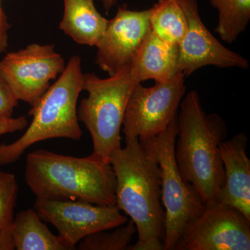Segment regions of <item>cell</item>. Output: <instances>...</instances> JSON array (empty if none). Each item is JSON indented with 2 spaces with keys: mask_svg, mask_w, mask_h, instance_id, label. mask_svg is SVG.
<instances>
[{
  "mask_svg": "<svg viewBox=\"0 0 250 250\" xmlns=\"http://www.w3.org/2000/svg\"><path fill=\"white\" fill-rule=\"evenodd\" d=\"M110 164L116 176V207L136 225L138 241L130 250H162L165 213L161 205L159 164L139 139L113 152Z\"/></svg>",
  "mask_w": 250,
  "mask_h": 250,
  "instance_id": "cell-1",
  "label": "cell"
},
{
  "mask_svg": "<svg viewBox=\"0 0 250 250\" xmlns=\"http://www.w3.org/2000/svg\"><path fill=\"white\" fill-rule=\"evenodd\" d=\"M179 108L176 162L184 182L195 188L205 204L217 199L225 184L220 146L228 137V125L220 115L203 109L196 90L184 95Z\"/></svg>",
  "mask_w": 250,
  "mask_h": 250,
  "instance_id": "cell-2",
  "label": "cell"
},
{
  "mask_svg": "<svg viewBox=\"0 0 250 250\" xmlns=\"http://www.w3.org/2000/svg\"><path fill=\"white\" fill-rule=\"evenodd\" d=\"M24 178L36 198L116 206L113 167L92 154L80 158L34 151L27 155Z\"/></svg>",
  "mask_w": 250,
  "mask_h": 250,
  "instance_id": "cell-3",
  "label": "cell"
},
{
  "mask_svg": "<svg viewBox=\"0 0 250 250\" xmlns=\"http://www.w3.org/2000/svg\"><path fill=\"white\" fill-rule=\"evenodd\" d=\"M83 82L81 58L73 56L58 80L29 111L33 120L24 134L15 142L0 145V166L14 164L28 148L41 141L59 138L80 141L77 101Z\"/></svg>",
  "mask_w": 250,
  "mask_h": 250,
  "instance_id": "cell-4",
  "label": "cell"
},
{
  "mask_svg": "<svg viewBox=\"0 0 250 250\" xmlns=\"http://www.w3.org/2000/svg\"><path fill=\"white\" fill-rule=\"evenodd\" d=\"M137 80L130 64L108 78L83 74V90L88 96L77 108L79 121L89 131L92 155L110 164L113 152L121 147V128L128 100Z\"/></svg>",
  "mask_w": 250,
  "mask_h": 250,
  "instance_id": "cell-5",
  "label": "cell"
},
{
  "mask_svg": "<svg viewBox=\"0 0 250 250\" xmlns=\"http://www.w3.org/2000/svg\"><path fill=\"white\" fill-rule=\"evenodd\" d=\"M177 136L176 118L165 131L140 141L160 168L161 201L165 213L164 250H174L187 224L205 208V203L195 188L184 182L179 173L174 156Z\"/></svg>",
  "mask_w": 250,
  "mask_h": 250,
  "instance_id": "cell-6",
  "label": "cell"
},
{
  "mask_svg": "<svg viewBox=\"0 0 250 250\" xmlns=\"http://www.w3.org/2000/svg\"><path fill=\"white\" fill-rule=\"evenodd\" d=\"M185 76L178 72L152 87L138 83L131 91L123 119L125 142L144 141L160 134L177 116L186 94Z\"/></svg>",
  "mask_w": 250,
  "mask_h": 250,
  "instance_id": "cell-7",
  "label": "cell"
},
{
  "mask_svg": "<svg viewBox=\"0 0 250 250\" xmlns=\"http://www.w3.org/2000/svg\"><path fill=\"white\" fill-rule=\"evenodd\" d=\"M174 250H250V220L218 199L210 200L187 224Z\"/></svg>",
  "mask_w": 250,
  "mask_h": 250,
  "instance_id": "cell-8",
  "label": "cell"
},
{
  "mask_svg": "<svg viewBox=\"0 0 250 250\" xmlns=\"http://www.w3.org/2000/svg\"><path fill=\"white\" fill-rule=\"evenodd\" d=\"M65 67L63 57L54 45L33 43L6 54L0 61V76L18 101L33 107Z\"/></svg>",
  "mask_w": 250,
  "mask_h": 250,
  "instance_id": "cell-9",
  "label": "cell"
},
{
  "mask_svg": "<svg viewBox=\"0 0 250 250\" xmlns=\"http://www.w3.org/2000/svg\"><path fill=\"white\" fill-rule=\"evenodd\" d=\"M34 209L43 221L57 229L59 238L68 250L75 249L89 235L116 228L128 221L116 206L86 202L36 198Z\"/></svg>",
  "mask_w": 250,
  "mask_h": 250,
  "instance_id": "cell-10",
  "label": "cell"
},
{
  "mask_svg": "<svg viewBox=\"0 0 250 250\" xmlns=\"http://www.w3.org/2000/svg\"><path fill=\"white\" fill-rule=\"evenodd\" d=\"M187 21V30L179 44V72L188 77L207 65L247 70L250 63L241 54L224 46L206 27L196 0H177Z\"/></svg>",
  "mask_w": 250,
  "mask_h": 250,
  "instance_id": "cell-11",
  "label": "cell"
},
{
  "mask_svg": "<svg viewBox=\"0 0 250 250\" xmlns=\"http://www.w3.org/2000/svg\"><path fill=\"white\" fill-rule=\"evenodd\" d=\"M150 9L131 11L118 8L95 47V63L109 76L131 62L151 31Z\"/></svg>",
  "mask_w": 250,
  "mask_h": 250,
  "instance_id": "cell-12",
  "label": "cell"
},
{
  "mask_svg": "<svg viewBox=\"0 0 250 250\" xmlns=\"http://www.w3.org/2000/svg\"><path fill=\"white\" fill-rule=\"evenodd\" d=\"M248 137L238 133L220 146L225 180L217 199L250 220V160L247 154Z\"/></svg>",
  "mask_w": 250,
  "mask_h": 250,
  "instance_id": "cell-13",
  "label": "cell"
},
{
  "mask_svg": "<svg viewBox=\"0 0 250 250\" xmlns=\"http://www.w3.org/2000/svg\"><path fill=\"white\" fill-rule=\"evenodd\" d=\"M179 46L166 42L151 29L130 65L138 82H166L179 72Z\"/></svg>",
  "mask_w": 250,
  "mask_h": 250,
  "instance_id": "cell-14",
  "label": "cell"
},
{
  "mask_svg": "<svg viewBox=\"0 0 250 250\" xmlns=\"http://www.w3.org/2000/svg\"><path fill=\"white\" fill-rule=\"evenodd\" d=\"M64 13L59 29L80 45L96 46L108 20L98 12L94 0H63Z\"/></svg>",
  "mask_w": 250,
  "mask_h": 250,
  "instance_id": "cell-15",
  "label": "cell"
},
{
  "mask_svg": "<svg viewBox=\"0 0 250 250\" xmlns=\"http://www.w3.org/2000/svg\"><path fill=\"white\" fill-rule=\"evenodd\" d=\"M34 208L20 212L12 222L13 238L18 250H68L59 236L51 232Z\"/></svg>",
  "mask_w": 250,
  "mask_h": 250,
  "instance_id": "cell-16",
  "label": "cell"
},
{
  "mask_svg": "<svg viewBox=\"0 0 250 250\" xmlns=\"http://www.w3.org/2000/svg\"><path fill=\"white\" fill-rule=\"evenodd\" d=\"M151 29L166 42L179 45L187 30V21L177 0H159L150 9Z\"/></svg>",
  "mask_w": 250,
  "mask_h": 250,
  "instance_id": "cell-17",
  "label": "cell"
},
{
  "mask_svg": "<svg viewBox=\"0 0 250 250\" xmlns=\"http://www.w3.org/2000/svg\"><path fill=\"white\" fill-rule=\"evenodd\" d=\"M218 11L215 32L222 40L232 43L246 30L250 21V0H210Z\"/></svg>",
  "mask_w": 250,
  "mask_h": 250,
  "instance_id": "cell-18",
  "label": "cell"
},
{
  "mask_svg": "<svg viewBox=\"0 0 250 250\" xmlns=\"http://www.w3.org/2000/svg\"><path fill=\"white\" fill-rule=\"evenodd\" d=\"M136 233V225L132 220L111 229L94 233L83 238L78 243L80 250H127Z\"/></svg>",
  "mask_w": 250,
  "mask_h": 250,
  "instance_id": "cell-19",
  "label": "cell"
},
{
  "mask_svg": "<svg viewBox=\"0 0 250 250\" xmlns=\"http://www.w3.org/2000/svg\"><path fill=\"white\" fill-rule=\"evenodd\" d=\"M18 193L16 176L0 171V230L9 226L14 220Z\"/></svg>",
  "mask_w": 250,
  "mask_h": 250,
  "instance_id": "cell-20",
  "label": "cell"
},
{
  "mask_svg": "<svg viewBox=\"0 0 250 250\" xmlns=\"http://www.w3.org/2000/svg\"><path fill=\"white\" fill-rule=\"evenodd\" d=\"M18 103L12 90L0 76V117H11Z\"/></svg>",
  "mask_w": 250,
  "mask_h": 250,
  "instance_id": "cell-21",
  "label": "cell"
},
{
  "mask_svg": "<svg viewBox=\"0 0 250 250\" xmlns=\"http://www.w3.org/2000/svg\"><path fill=\"white\" fill-rule=\"evenodd\" d=\"M28 122L25 116L12 118L0 117V136L8 133L21 131L27 126Z\"/></svg>",
  "mask_w": 250,
  "mask_h": 250,
  "instance_id": "cell-22",
  "label": "cell"
},
{
  "mask_svg": "<svg viewBox=\"0 0 250 250\" xmlns=\"http://www.w3.org/2000/svg\"><path fill=\"white\" fill-rule=\"evenodd\" d=\"M9 29L10 24L1 6V0H0V54L4 53L7 49Z\"/></svg>",
  "mask_w": 250,
  "mask_h": 250,
  "instance_id": "cell-23",
  "label": "cell"
},
{
  "mask_svg": "<svg viewBox=\"0 0 250 250\" xmlns=\"http://www.w3.org/2000/svg\"><path fill=\"white\" fill-rule=\"evenodd\" d=\"M15 245L13 238L12 223L0 230V250H14Z\"/></svg>",
  "mask_w": 250,
  "mask_h": 250,
  "instance_id": "cell-24",
  "label": "cell"
},
{
  "mask_svg": "<svg viewBox=\"0 0 250 250\" xmlns=\"http://www.w3.org/2000/svg\"><path fill=\"white\" fill-rule=\"evenodd\" d=\"M103 3L104 8L106 11V14L111 10L113 6H115L118 0H100Z\"/></svg>",
  "mask_w": 250,
  "mask_h": 250,
  "instance_id": "cell-25",
  "label": "cell"
}]
</instances>
